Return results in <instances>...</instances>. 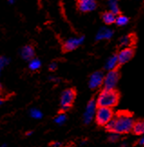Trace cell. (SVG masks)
<instances>
[{
	"label": "cell",
	"instance_id": "44dd1931",
	"mask_svg": "<svg viewBox=\"0 0 144 147\" xmlns=\"http://www.w3.org/2000/svg\"><path fill=\"white\" fill-rule=\"evenodd\" d=\"M66 121V115L64 114H60L54 118V123L57 124H63Z\"/></svg>",
	"mask_w": 144,
	"mask_h": 147
},
{
	"label": "cell",
	"instance_id": "4316f807",
	"mask_svg": "<svg viewBox=\"0 0 144 147\" xmlns=\"http://www.w3.org/2000/svg\"><path fill=\"white\" fill-rule=\"evenodd\" d=\"M15 0H8V2H9L10 4H13V3H15Z\"/></svg>",
	"mask_w": 144,
	"mask_h": 147
},
{
	"label": "cell",
	"instance_id": "9c48e42d",
	"mask_svg": "<svg viewBox=\"0 0 144 147\" xmlns=\"http://www.w3.org/2000/svg\"><path fill=\"white\" fill-rule=\"evenodd\" d=\"M103 79H104V76L102 72H99V71L94 72L90 76V80H89L90 88L95 89V88H98L99 86H101L103 83Z\"/></svg>",
	"mask_w": 144,
	"mask_h": 147
},
{
	"label": "cell",
	"instance_id": "ba28073f",
	"mask_svg": "<svg viewBox=\"0 0 144 147\" xmlns=\"http://www.w3.org/2000/svg\"><path fill=\"white\" fill-rule=\"evenodd\" d=\"M84 37L81 36V37H72L69 38L68 40H66L64 45V51H73L76 49L79 46L84 43Z\"/></svg>",
	"mask_w": 144,
	"mask_h": 147
},
{
	"label": "cell",
	"instance_id": "7402d4cb",
	"mask_svg": "<svg viewBox=\"0 0 144 147\" xmlns=\"http://www.w3.org/2000/svg\"><path fill=\"white\" fill-rule=\"evenodd\" d=\"M8 63H9V60L7 57H5V56H2V57H0V73H1L2 69Z\"/></svg>",
	"mask_w": 144,
	"mask_h": 147
},
{
	"label": "cell",
	"instance_id": "ffe728a7",
	"mask_svg": "<svg viewBox=\"0 0 144 147\" xmlns=\"http://www.w3.org/2000/svg\"><path fill=\"white\" fill-rule=\"evenodd\" d=\"M30 115L34 119H41L43 117V114L40 110H38L37 108H33L30 110Z\"/></svg>",
	"mask_w": 144,
	"mask_h": 147
},
{
	"label": "cell",
	"instance_id": "277c9868",
	"mask_svg": "<svg viewBox=\"0 0 144 147\" xmlns=\"http://www.w3.org/2000/svg\"><path fill=\"white\" fill-rule=\"evenodd\" d=\"M119 73L117 70H112L107 73L103 79V87L104 90H114L116 84L119 80Z\"/></svg>",
	"mask_w": 144,
	"mask_h": 147
},
{
	"label": "cell",
	"instance_id": "2e32d148",
	"mask_svg": "<svg viewBox=\"0 0 144 147\" xmlns=\"http://www.w3.org/2000/svg\"><path fill=\"white\" fill-rule=\"evenodd\" d=\"M133 42V39H132V36H124L120 39V45L123 47H129L131 43Z\"/></svg>",
	"mask_w": 144,
	"mask_h": 147
},
{
	"label": "cell",
	"instance_id": "cb8c5ba5",
	"mask_svg": "<svg viewBox=\"0 0 144 147\" xmlns=\"http://www.w3.org/2000/svg\"><path fill=\"white\" fill-rule=\"evenodd\" d=\"M56 68H57V64H56V63H52V64H50V65H49V69L51 70V71H54Z\"/></svg>",
	"mask_w": 144,
	"mask_h": 147
},
{
	"label": "cell",
	"instance_id": "7c38bea8",
	"mask_svg": "<svg viewBox=\"0 0 144 147\" xmlns=\"http://www.w3.org/2000/svg\"><path fill=\"white\" fill-rule=\"evenodd\" d=\"M35 55V50L31 46H25L21 50V56L25 60H31Z\"/></svg>",
	"mask_w": 144,
	"mask_h": 147
},
{
	"label": "cell",
	"instance_id": "3957f363",
	"mask_svg": "<svg viewBox=\"0 0 144 147\" xmlns=\"http://www.w3.org/2000/svg\"><path fill=\"white\" fill-rule=\"evenodd\" d=\"M113 113L111 108L108 107H99L96 110L95 119L100 125H106V124L113 119Z\"/></svg>",
	"mask_w": 144,
	"mask_h": 147
},
{
	"label": "cell",
	"instance_id": "5b68a950",
	"mask_svg": "<svg viewBox=\"0 0 144 147\" xmlns=\"http://www.w3.org/2000/svg\"><path fill=\"white\" fill-rule=\"evenodd\" d=\"M75 98V92L74 89H66L61 95V107L63 110H67L73 105Z\"/></svg>",
	"mask_w": 144,
	"mask_h": 147
},
{
	"label": "cell",
	"instance_id": "f1b7e54d",
	"mask_svg": "<svg viewBox=\"0 0 144 147\" xmlns=\"http://www.w3.org/2000/svg\"><path fill=\"white\" fill-rule=\"evenodd\" d=\"M5 146H7V144H3V145H2L1 147H5Z\"/></svg>",
	"mask_w": 144,
	"mask_h": 147
},
{
	"label": "cell",
	"instance_id": "d4e9b609",
	"mask_svg": "<svg viewBox=\"0 0 144 147\" xmlns=\"http://www.w3.org/2000/svg\"><path fill=\"white\" fill-rule=\"evenodd\" d=\"M60 146H61V144L58 142H55V143L52 144V147H60Z\"/></svg>",
	"mask_w": 144,
	"mask_h": 147
},
{
	"label": "cell",
	"instance_id": "5bb4252c",
	"mask_svg": "<svg viewBox=\"0 0 144 147\" xmlns=\"http://www.w3.org/2000/svg\"><path fill=\"white\" fill-rule=\"evenodd\" d=\"M102 20L106 25H112L113 23H115L116 20V15H114L113 13L110 12H106L102 15Z\"/></svg>",
	"mask_w": 144,
	"mask_h": 147
},
{
	"label": "cell",
	"instance_id": "603a6c76",
	"mask_svg": "<svg viewBox=\"0 0 144 147\" xmlns=\"http://www.w3.org/2000/svg\"><path fill=\"white\" fill-rule=\"evenodd\" d=\"M109 140L111 141V142H116V141L119 140V134L117 133H113L110 135L109 137Z\"/></svg>",
	"mask_w": 144,
	"mask_h": 147
},
{
	"label": "cell",
	"instance_id": "8fae6325",
	"mask_svg": "<svg viewBox=\"0 0 144 147\" xmlns=\"http://www.w3.org/2000/svg\"><path fill=\"white\" fill-rule=\"evenodd\" d=\"M113 35V31L109 28H101L96 35V40H103V39H110Z\"/></svg>",
	"mask_w": 144,
	"mask_h": 147
},
{
	"label": "cell",
	"instance_id": "4fadbf2b",
	"mask_svg": "<svg viewBox=\"0 0 144 147\" xmlns=\"http://www.w3.org/2000/svg\"><path fill=\"white\" fill-rule=\"evenodd\" d=\"M119 65L118 62V57L117 55H113L107 60L106 64H105V69H107L108 71L115 70V68Z\"/></svg>",
	"mask_w": 144,
	"mask_h": 147
},
{
	"label": "cell",
	"instance_id": "30bf717a",
	"mask_svg": "<svg viewBox=\"0 0 144 147\" xmlns=\"http://www.w3.org/2000/svg\"><path fill=\"white\" fill-rule=\"evenodd\" d=\"M78 8L84 13L91 12L96 8V1L95 0H79Z\"/></svg>",
	"mask_w": 144,
	"mask_h": 147
},
{
	"label": "cell",
	"instance_id": "6da1fadb",
	"mask_svg": "<svg viewBox=\"0 0 144 147\" xmlns=\"http://www.w3.org/2000/svg\"><path fill=\"white\" fill-rule=\"evenodd\" d=\"M133 120L126 113L119 114L117 117L113 118L106 124V129L110 132L117 134H126L133 127Z\"/></svg>",
	"mask_w": 144,
	"mask_h": 147
},
{
	"label": "cell",
	"instance_id": "8992f818",
	"mask_svg": "<svg viewBox=\"0 0 144 147\" xmlns=\"http://www.w3.org/2000/svg\"><path fill=\"white\" fill-rule=\"evenodd\" d=\"M96 106H97V104L94 100L89 101V103H88L86 106L85 112L84 114V122L86 124L90 123L92 121L93 117H94L96 114Z\"/></svg>",
	"mask_w": 144,
	"mask_h": 147
},
{
	"label": "cell",
	"instance_id": "9a60e30c",
	"mask_svg": "<svg viewBox=\"0 0 144 147\" xmlns=\"http://www.w3.org/2000/svg\"><path fill=\"white\" fill-rule=\"evenodd\" d=\"M132 130L135 134L141 135L142 134H144V121H140L137 122L136 123L133 124V127H132Z\"/></svg>",
	"mask_w": 144,
	"mask_h": 147
},
{
	"label": "cell",
	"instance_id": "e0dca14e",
	"mask_svg": "<svg viewBox=\"0 0 144 147\" xmlns=\"http://www.w3.org/2000/svg\"><path fill=\"white\" fill-rule=\"evenodd\" d=\"M41 61L37 58H33L29 62V68L32 71H36L41 67Z\"/></svg>",
	"mask_w": 144,
	"mask_h": 147
},
{
	"label": "cell",
	"instance_id": "52a82bcc",
	"mask_svg": "<svg viewBox=\"0 0 144 147\" xmlns=\"http://www.w3.org/2000/svg\"><path fill=\"white\" fill-rule=\"evenodd\" d=\"M133 54H134L133 49L131 47H125L123 50H121L119 54L117 55L119 65H123L127 63V62H129L132 58Z\"/></svg>",
	"mask_w": 144,
	"mask_h": 147
},
{
	"label": "cell",
	"instance_id": "484cf974",
	"mask_svg": "<svg viewBox=\"0 0 144 147\" xmlns=\"http://www.w3.org/2000/svg\"><path fill=\"white\" fill-rule=\"evenodd\" d=\"M139 144H141V145H144V136L140 140V142H139Z\"/></svg>",
	"mask_w": 144,
	"mask_h": 147
},
{
	"label": "cell",
	"instance_id": "83f0119b",
	"mask_svg": "<svg viewBox=\"0 0 144 147\" xmlns=\"http://www.w3.org/2000/svg\"><path fill=\"white\" fill-rule=\"evenodd\" d=\"M2 103H3V101H2L1 99H0V105H2Z\"/></svg>",
	"mask_w": 144,
	"mask_h": 147
},
{
	"label": "cell",
	"instance_id": "7a4b0ae2",
	"mask_svg": "<svg viewBox=\"0 0 144 147\" xmlns=\"http://www.w3.org/2000/svg\"><path fill=\"white\" fill-rule=\"evenodd\" d=\"M119 95L114 90H103L99 94L96 104L99 107H108L111 108L117 105Z\"/></svg>",
	"mask_w": 144,
	"mask_h": 147
},
{
	"label": "cell",
	"instance_id": "ac0fdd59",
	"mask_svg": "<svg viewBox=\"0 0 144 147\" xmlns=\"http://www.w3.org/2000/svg\"><path fill=\"white\" fill-rule=\"evenodd\" d=\"M109 7L111 9V12L114 15H117L120 13V9L118 7V0H109Z\"/></svg>",
	"mask_w": 144,
	"mask_h": 147
},
{
	"label": "cell",
	"instance_id": "d6986e66",
	"mask_svg": "<svg viewBox=\"0 0 144 147\" xmlns=\"http://www.w3.org/2000/svg\"><path fill=\"white\" fill-rule=\"evenodd\" d=\"M129 22V18H127L125 16H123V15H119L118 16H116V20H115V23L117 26H126L128 24Z\"/></svg>",
	"mask_w": 144,
	"mask_h": 147
}]
</instances>
